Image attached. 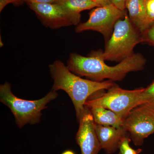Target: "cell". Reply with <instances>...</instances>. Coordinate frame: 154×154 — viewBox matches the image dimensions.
I'll return each mask as SVG.
<instances>
[{
  "instance_id": "cell-20",
  "label": "cell",
  "mask_w": 154,
  "mask_h": 154,
  "mask_svg": "<svg viewBox=\"0 0 154 154\" xmlns=\"http://www.w3.org/2000/svg\"><path fill=\"white\" fill-rule=\"evenodd\" d=\"M127 0H113L112 4L119 10L122 11H125V3Z\"/></svg>"
},
{
  "instance_id": "cell-14",
  "label": "cell",
  "mask_w": 154,
  "mask_h": 154,
  "mask_svg": "<svg viewBox=\"0 0 154 154\" xmlns=\"http://www.w3.org/2000/svg\"><path fill=\"white\" fill-rule=\"evenodd\" d=\"M144 103L143 105L154 111V81L143 92Z\"/></svg>"
},
{
  "instance_id": "cell-10",
  "label": "cell",
  "mask_w": 154,
  "mask_h": 154,
  "mask_svg": "<svg viewBox=\"0 0 154 154\" xmlns=\"http://www.w3.org/2000/svg\"><path fill=\"white\" fill-rule=\"evenodd\" d=\"M95 127L101 148L107 154H113L117 151L122 140L129 136L128 132L122 127L116 128L96 123Z\"/></svg>"
},
{
  "instance_id": "cell-19",
  "label": "cell",
  "mask_w": 154,
  "mask_h": 154,
  "mask_svg": "<svg viewBox=\"0 0 154 154\" xmlns=\"http://www.w3.org/2000/svg\"><path fill=\"white\" fill-rule=\"evenodd\" d=\"M58 0H23L27 4H53L57 2Z\"/></svg>"
},
{
  "instance_id": "cell-8",
  "label": "cell",
  "mask_w": 154,
  "mask_h": 154,
  "mask_svg": "<svg viewBox=\"0 0 154 154\" xmlns=\"http://www.w3.org/2000/svg\"><path fill=\"white\" fill-rule=\"evenodd\" d=\"M28 5L47 28L57 29L73 25L69 14L58 4H29Z\"/></svg>"
},
{
  "instance_id": "cell-21",
  "label": "cell",
  "mask_w": 154,
  "mask_h": 154,
  "mask_svg": "<svg viewBox=\"0 0 154 154\" xmlns=\"http://www.w3.org/2000/svg\"><path fill=\"white\" fill-rule=\"evenodd\" d=\"M96 3L99 7H104L111 5L113 2V0H91Z\"/></svg>"
},
{
  "instance_id": "cell-2",
  "label": "cell",
  "mask_w": 154,
  "mask_h": 154,
  "mask_svg": "<svg viewBox=\"0 0 154 154\" xmlns=\"http://www.w3.org/2000/svg\"><path fill=\"white\" fill-rule=\"evenodd\" d=\"M49 69L54 81L51 90H63L66 92L74 106L79 122L87 110L85 104L88 98L95 93L108 90L115 85L110 80L99 82L82 79L59 60L49 65Z\"/></svg>"
},
{
  "instance_id": "cell-5",
  "label": "cell",
  "mask_w": 154,
  "mask_h": 154,
  "mask_svg": "<svg viewBox=\"0 0 154 154\" xmlns=\"http://www.w3.org/2000/svg\"><path fill=\"white\" fill-rule=\"evenodd\" d=\"M144 90H125L115 84L105 93L87 100L85 106L104 107L113 111L123 120L133 109L143 105Z\"/></svg>"
},
{
  "instance_id": "cell-1",
  "label": "cell",
  "mask_w": 154,
  "mask_h": 154,
  "mask_svg": "<svg viewBox=\"0 0 154 154\" xmlns=\"http://www.w3.org/2000/svg\"><path fill=\"white\" fill-rule=\"evenodd\" d=\"M101 51L91 52L88 56L71 53L67 62V66L75 74L85 76L96 82L107 79L121 81L128 74L143 69L146 60L140 53L134 54L114 66L105 63Z\"/></svg>"
},
{
  "instance_id": "cell-17",
  "label": "cell",
  "mask_w": 154,
  "mask_h": 154,
  "mask_svg": "<svg viewBox=\"0 0 154 154\" xmlns=\"http://www.w3.org/2000/svg\"><path fill=\"white\" fill-rule=\"evenodd\" d=\"M146 8L149 19L151 22H154V0H146Z\"/></svg>"
},
{
  "instance_id": "cell-22",
  "label": "cell",
  "mask_w": 154,
  "mask_h": 154,
  "mask_svg": "<svg viewBox=\"0 0 154 154\" xmlns=\"http://www.w3.org/2000/svg\"><path fill=\"white\" fill-rule=\"evenodd\" d=\"M61 154H75L74 152L71 150H67L65 151Z\"/></svg>"
},
{
  "instance_id": "cell-12",
  "label": "cell",
  "mask_w": 154,
  "mask_h": 154,
  "mask_svg": "<svg viewBox=\"0 0 154 154\" xmlns=\"http://www.w3.org/2000/svg\"><path fill=\"white\" fill-rule=\"evenodd\" d=\"M56 3L68 12L73 25L76 26L80 24L81 12L99 7L91 0H58Z\"/></svg>"
},
{
  "instance_id": "cell-3",
  "label": "cell",
  "mask_w": 154,
  "mask_h": 154,
  "mask_svg": "<svg viewBox=\"0 0 154 154\" xmlns=\"http://www.w3.org/2000/svg\"><path fill=\"white\" fill-rule=\"evenodd\" d=\"M58 96L57 91L51 90L45 97L38 100H24L13 94L10 83L6 82L0 86V101L10 108L20 128L28 124L38 123L42 115V111L47 108V104Z\"/></svg>"
},
{
  "instance_id": "cell-7",
  "label": "cell",
  "mask_w": 154,
  "mask_h": 154,
  "mask_svg": "<svg viewBox=\"0 0 154 154\" xmlns=\"http://www.w3.org/2000/svg\"><path fill=\"white\" fill-rule=\"evenodd\" d=\"M122 127L129 134L135 145L142 146L146 138L154 133V111L140 105L123 119Z\"/></svg>"
},
{
  "instance_id": "cell-11",
  "label": "cell",
  "mask_w": 154,
  "mask_h": 154,
  "mask_svg": "<svg viewBox=\"0 0 154 154\" xmlns=\"http://www.w3.org/2000/svg\"><path fill=\"white\" fill-rule=\"evenodd\" d=\"M146 1L127 0L125 3V9L128 11L129 19L140 34L152 23L148 16Z\"/></svg>"
},
{
  "instance_id": "cell-15",
  "label": "cell",
  "mask_w": 154,
  "mask_h": 154,
  "mask_svg": "<svg viewBox=\"0 0 154 154\" xmlns=\"http://www.w3.org/2000/svg\"><path fill=\"white\" fill-rule=\"evenodd\" d=\"M131 140L130 137H127L122 142L119 146V154H139L142 151L141 149L135 150L132 148L130 145Z\"/></svg>"
},
{
  "instance_id": "cell-13",
  "label": "cell",
  "mask_w": 154,
  "mask_h": 154,
  "mask_svg": "<svg viewBox=\"0 0 154 154\" xmlns=\"http://www.w3.org/2000/svg\"><path fill=\"white\" fill-rule=\"evenodd\" d=\"M87 108L93 115L96 124L104 126H112L116 128L122 127L123 120L111 110L100 107Z\"/></svg>"
},
{
  "instance_id": "cell-16",
  "label": "cell",
  "mask_w": 154,
  "mask_h": 154,
  "mask_svg": "<svg viewBox=\"0 0 154 154\" xmlns=\"http://www.w3.org/2000/svg\"><path fill=\"white\" fill-rule=\"evenodd\" d=\"M140 36L141 43L143 42L154 46V22L140 34Z\"/></svg>"
},
{
  "instance_id": "cell-18",
  "label": "cell",
  "mask_w": 154,
  "mask_h": 154,
  "mask_svg": "<svg viewBox=\"0 0 154 154\" xmlns=\"http://www.w3.org/2000/svg\"><path fill=\"white\" fill-rule=\"evenodd\" d=\"M23 2V0H0V11L2 12L8 4H13L15 5H19Z\"/></svg>"
},
{
  "instance_id": "cell-4",
  "label": "cell",
  "mask_w": 154,
  "mask_h": 154,
  "mask_svg": "<svg viewBox=\"0 0 154 154\" xmlns=\"http://www.w3.org/2000/svg\"><path fill=\"white\" fill-rule=\"evenodd\" d=\"M140 43V33L125 13L116 23L101 55L105 61L120 62L133 55L135 47Z\"/></svg>"
},
{
  "instance_id": "cell-6",
  "label": "cell",
  "mask_w": 154,
  "mask_h": 154,
  "mask_svg": "<svg viewBox=\"0 0 154 154\" xmlns=\"http://www.w3.org/2000/svg\"><path fill=\"white\" fill-rule=\"evenodd\" d=\"M125 13V11L119 10L113 4L97 7L90 12L89 19L77 25L75 30L78 33L86 30L97 31L103 35L105 40H108L112 35L116 23L124 17Z\"/></svg>"
},
{
  "instance_id": "cell-9",
  "label": "cell",
  "mask_w": 154,
  "mask_h": 154,
  "mask_svg": "<svg viewBox=\"0 0 154 154\" xmlns=\"http://www.w3.org/2000/svg\"><path fill=\"white\" fill-rule=\"evenodd\" d=\"M86 108L85 113L79 122L76 140L81 154H98L102 148L95 130V121L90 110Z\"/></svg>"
}]
</instances>
